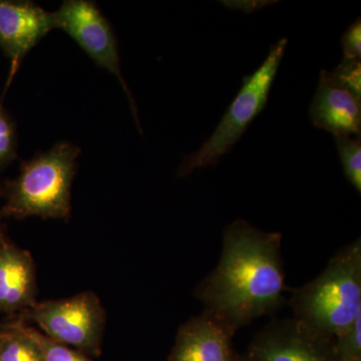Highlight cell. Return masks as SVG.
<instances>
[{"label": "cell", "instance_id": "1", "mask_svg": "<svg viewBox=\"0 0 361 361\" xmlns=\"http://www.w3.org/2000/svg\"><path fill=\"white\" fill-rule=\"evenodd\" d=\"M219 264L199 285L206 312L233 334L284 302L280 233L261 231L247 221L227 226Z\"/></svg>", "mask_w": 361, "mask_h": 361}, {"label": "cell", "instance_id": "2", "mask_svg": "<svg viewBox=\"0 0 361 361\" xmlns=\"http://www.w3.org/2000/svg\"><path fill=\"white\" fill-rule=\"evenodd\" d=\"M295 319L318 336L336 337L361 313V241L330 259L313 281L292 295Z\"/></svg>", "mask_w": 361, "mask_h": 361}, {"label": "cell", "instance_id": "3", "mask_svg": "<svg viewBox=\"0 0 361 361\" xmlns=\"http://www.w3.org/2000/svg\"><path fill=\"white\" fill-rule=\"evenodd\" d=\"M80 154L78 147L61 142L23 164L18 179L9 187L4 215L44 219L68 217Z\"/></svg>", "mask_w": 361, "mask_h": 361}, {"label": "cell", "instance_id": "4", "mask_svg": "<svg viewBox=\"0 0 361 361\" xmlns=\"http://www.w3.org/2000/svg\"><path fill=\"white\" fill-rule=\"evenodd\" d=\"M287 42V39H281L273 45L257 71L244 77L241 90L230 104L215 132L198 151L185 157L178 171L180 177H186L197 169L217 165L223 156L232 151L254 118L264 110Z\"/></svg>", "mask_w": 361, "mask_h": 361}, {"label": "cell", "instance_id": "5", "mask_svg": "<svg viewBox=\"0 0 361 361\" xmlns=\"http://www.w3.org/2000/svg\"><path fill=\"white\" fill-rule=\"evenodd\" d=\"M32 317L54 341L89 353L99 350L104 318L94 293L33 304Z\"/></svg>", "mask_w": 361, "mask_h": 361}, {"label": "cell", "instance_id": "6", "mask_svg": "<svg viewBox=\"0 0 361 361\" xmlns=\"http://www.w3.org/2000/svg\"><path fill=\"white\" fill-rule=\"evenodd\" d=\"M54 16L56 28L68 33L97 66L118 78L127 94L133 116L142 134L134 97L121 71L115 35L96 4L89 0H66L59 11L54 13Z\"/></svg>", "mask_w": 361, "mask_h": 361}, {"label": "cell", "instance_id": "7", "mask_svg": "<svg viewBox=\"0 0 361 361\" xmlns=\"http://www.w3.org/2000/svg\"><path fill=\"white\" fill-rule=\"evenodd\" d=\"M54 28V13L35 2L0 0V47L11 61L6 92L28 51Z\"/></svg>", "mask_w": 361, "mask_h": 361}, {"label": "cell", "instance_id": "8", "mask_svg": "<svg viewBox=\"0 0 361 361\" xmlns=\"http://www.w3.org/2000/svg\"><path fill=\"white\" fill-rule=\"evenodd\" d=\"M330 341L293 318L268 324L251 353L259 361H329L324 348Z\"/></svg>", "mask_w": 361, "mask_h": 361}, {"label": "cell", "instance_id": "9", "mask_svg": "<svg viewBox=\"0 0 361 361\" xmlns=\"http://www.w3.org/2000/svg\"><path fill=\"white\" fill-rule=\"evenodd\" d=\"M311 122L334 137H360L361 99L336 84L322 71L310 106Z\"/></svg>", "mask_w": 361, "mask_h": 361}, {"label": "cell", "instance_id": "10", "mask_svg": "<svg viewBox=\"0 0 361 361\" xmlns=\"http://www.w3.org/2000/svg\"><path fill=\"white\" fill-rule=\"evenodd\" d=\"M231 330L210 313L180 327L169 361H233Z\"/></svg>", "mask_w": 361, "mask_h": 361}, {"label": "cell", "instance_id": "11", "mask_svg": "<svg viewBox=\"0 0 361 361\" xmlns=\"http://www.w3.org/2000/svg\"><path fill=\"white\" fill-rule=\"evenodd\" d=\"M35 273L25 251L4 246L0 258V310H14L32 304Z\"/></svg>", "mask_w": 361, "mask_h": 361}, {"label": "cell", "instance_id": "12", "mask_svg": "<svg viewBox=\"0 0 361 361\" xmlns=\"http://www.w3.org/2000/svg\"><path fill=\"white\" fill-rule=\"evenodd\" d=\"M32 341L39 349L42 361H92L80 351L73 350L66 344L49 338L39 330L18 325L14 329Z\"/></svg>", "mask_w": 361, "mask_h": 361}, {"label": "cell", "instance_id": "13", "mask_svg": "<svg viewBox=\"0 0 361 361\" xmlns=\"http://www.w3.org/2000/svg\"><path fill=\"white\" fill-rule=\"evenodd\" d=\"M346 179L361 192V140L355 135L334 137Z\"/></svg>", "mask_w": 361, "mask_h": 361}, {"label": "cell", "instance_id": "14", "mask_svg": "<svg viewBox=\"0 0 361 361\" xmlns=\"http://www.w3.org/2000/svg\"><path fill=\"white\" fill-rule=\"evenodd\" d=\"M0 361H42L39 349L18 330L1 341Z\"/></svg>", "mask_w": 361, "mask_h": 361}, {"label": "cell", "instance_id": "15", "mask_svg": "<svg viewBox=\"0 0 361 361\" xmlns=\"http://www.w3.org/2000/svg\"><path fill=\"white\" fill-rule=\"evenodd\" d=\"M360 334L361 313L336 337L334 350L338 360H360Z\"/></svg>", "mask_w": 361, "mask_h": 361}, {"label": "cell", "instance_id": "16", "mask_svg": "<svg viewBox=\"0 0 361 361\" xmlns=\"http://www.w3.org/2000/svg\"><path fill=\"white\" fill-rule=\"evenodd\" d=\"M327 75L336 84L361 99L360 59H343L341 65L331 71H327Z\"/></svg>", "mask_w": 361, "mask_h": 361}, {"label": "cell", "instance_id": "17", "mask_svg": "<svg viewBox=\"0 0 361 361\" xmlns=\"http://www.w3.org/2000/svg\"><path fill=\"white\" fill-rule=\"evenodd\" d=\"M16 139L13 123L0 106V167L16 157Z\"/></svg>", "mask_w": 361, "mask_h": 361}, {"label": "cell", "instance_id": "18", "mask_svg": "<svg viewBox=\"0 0 361 361\" xmlns=\"http://www.w3.org/2000/svg\"><path fill=\"white\" fill-rule=\"evenodd\" d=\"M344 59H360L361 56V21L360 18L353 23L341 37Z\"/></svg>", "mask_w": 361, "mask_h": 361}, {"label": "cell", "instance_id": "19", "mask_svg": "<svg viewBox=\"0 0 361 361\" xmlns=\"http://www.w3.org/2000/svg\"><path fill=\"white\" fill-rule=\"evenodd\" d=\"M224 6L230 8L241 9L246 13H252L256 9L262 8L266 6H269L270 1H222Z\"/></svg>", "mask_w": 361, "mask_h": 361}, {"label": "cell", "instance_id": "20", "mask_svg": "<svg viewBox=\"0 0 361 361\" xmlns=\"http://www.w3.org/2000/svg\"><path fill=\"white\" fill-rule=\"evenodd\" d=\"M4 241H2L1 232H0V258H1L2 250H4Z\"/></svg>", "mask_w": 361, "mask_h": 361}, {"label": "cell", "instance_id": "21", "mask_svg": "<svg viewBox=\"0 0 361 361\" xmlns=\"http://www.w3.org/2000/svg\"><path fill=\"white\" fill-rule=\"evenodd\" d=\"M337 361H361V358H360V360H337Z\"/></svg>", "mask_w": 361, "mask_h": 361}, {"label": "cell", "instance_id": "22", "mask_svg": "<svg viewBox=\"0 0 361 361\" xmlns=\"http://www.w3.org/2000/svg\"><path fill=\"white\" fill-rule=\"evenodd\" d=\"M252 358H253V360H252L251 361H259V360H256V358H254V357H252Z\"/></svg>", "mask_w": 361, "mask_h": 361}, {"label": "cell", "instance_id": "23", "mask_svg": "<svg viewBox=\"0 0 361 361\" xmlns=\"http://www.w3.org/2000/svg\"><path fill=\"white\" fill-rule=\"evenodd\" d=\"M0 344H1V341H0Z\"/></svg>", "mask_w": 361, "mask_h": 361}]
</instances>
